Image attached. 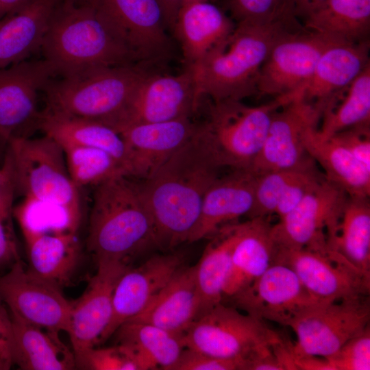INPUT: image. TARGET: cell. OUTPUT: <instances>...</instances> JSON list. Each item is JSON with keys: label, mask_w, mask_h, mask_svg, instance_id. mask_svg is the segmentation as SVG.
Listing matches in <instances>:
<instances>
[{"label": "cell", "mask_w": 370, "mask_h": 370, "mask_svg": "<svg viewBox=\"0 0 370 370\" xmlns=\"http://www.w3.org/2000/svg\"><path fill=\"white\" fill-rule=\"evenodd\" d=\"M195 134L156 172L138 182L154 224L156 246L163 249L188 241L204 197L219 177V169Z\"/></svg>", "instance_id": "cell-1"}, {"label": "cell", "mask_w": 370, "mask_h": 370, "mask_svg": "<svg viewBox=\"0 0 370 370\" xmlns=\"http://www.w3.org/2000/svg\"><path fill=\"white\" fill-rule=\"evenodd\" d=\"M56 75L140 64L104 12L92 0H60L40 49Z\"/></svg>", "instance_id": "cell-2"}, {"label": "cell", "mask_w": 370, "mask_h": 370, "mask_svg": "<svg viewBox=\"0 0 370 370\" xmlns=\"http://www.w3.org/2000/svg\"><path fill=\"white\" fill-rule=\"evenodd\" d=\"M296 23H237L231 34L191 68L197 99L242 100L257 93L260 70L272 47Z\"/></svg>", "instance_id": "cell-3"}, {"label": "cell", "mask_w": 370, "mask_h": 370, "mask_svg": "<svg viewBox=\"0 0 370 370\" xmlns=\"http://www.w3.org/2000/svg\"><path fill=\"white\" fill-rule=\"evenodd\" d=\"M86 247L96 262L127 263L156 246L154 224L138 182L118 175L95 186Z\"/></svg>", "instance_id": "cell-4"}, {"label": "cell", "mask_w": 370, "mask_h": 370, "mask_svg": "<svg viewBox=\"0 0 370 370\" xmlns=\"http://www.w3.org/2000/svg\"><path fill=\"white\" fill-rule=\"evenodd\" d=\"M153 67L143 64L101 67L51 79L43 90L45 109L112 127Z\"/></svg>", "instance_id": "cell-5"}, {"label": "cell", "mask_w": 370, "mask_h": 370, "mask_svg": "<svg viewBox=\"0 0 370 370\" xmlns=\"http://www.w3.org/2000/svg\"><path fill=\"white\" fill-rule=\"evenodd\" d=\"M5 152L16 192L60 211L69 230L76 232L82 221V199L79 188L69 175L61 146L46 135L18 137L10 141Z\"/></svg>", "instance_id": "cell-6"}, {"label": "cell", "mask_w": 370, "mask_h": 370, "mask_svg": "<svg viewBox=\"0 0 370 370\" xmlns=\"http://www.w3.org/2000/svg\"><path fill=\"white\" fill-rule=\"evenodd\" d=\"M275 97L269 103L247 106L242 100L212 101L207 119L195 136L220 169L250 170L263 144L273 113L293 97Z\"/></svg>", "instance_id": "cell-7"}, {"label": "cell", "mask_w": 370, "mask_h": 370, "mask_svg": "<svg viewBox=\"0 0 370 370\" xmlns=\"http://www.w3.org/2000/svg\"><path fill=\"white\" fill-rule=\"evenodd\" d=\"M348 196L324 177L294 209L271 225L274 245L328 254V243L337 234Z\"/></svg>", "instance_id": "cell-8"}, {"label": "cell", "mask_w": 370, "mask_h": 370, "mask_svg": "<svg viewBox=\"0 0 370 370\" xmlns=\"http://www.w3.org/2000/svg\"><path fill=\"white\" fill-rule=\"evenodd\" d=\"M369 295L325 303L305 311L288 325L297 338L293 345L295 360L304 356H332L369 325Z\"/></svg>", "instance_id": "cell-9"}, {"label": "cell", "mask_w": 370, "mask_h": 370, "mask_svg": "<svg viewBox=\"0 0 370 370\" xmlns=\"http://www.w3.org/2000/svg\"><path fill=\"white\" fill-rule=\"evenodd\" d=\"M271 330L264 321L220 303L197 318L182 337L186 348L245 364L255 347L269 341Z\"/></svg>", "instance_id": "cell-10"}, {"label": "cell", "mask_w": 370, "mask_h": 370, "mask_svg": "<svg viewBox=\"0 0 370 370\" xmlns=\"http://www.w3.org/2000/svg\"><path fill=\"white\" fill-rule=\"evenodd\" d=\"M325 103H312L302 95L278 109L273 114L263 144L250 171L255 174L314 167L304 143L306 132L317 127Z\"/></svg>", "instance_id": "cell-11"}, {"label": "cell", "mask_w": 370, "mask_h": 370, "mask_svg": "<svg viewBox=\"0 0 370 370\" xmlns=\"http://www.w3.org/2000/svg\"><path fill=\"white\" fill-rule=\"evenodd\" d=\"M338 40L309 30L288 32L273 45L260 70L257 94L301 95L322 53Z\"/></svg>", "instance_id": "cell-12"}, {"label": "cell", "mask_w": 370, "mask_h": 370, "mask_svg": "<svg viewBox=\"0 0 370 370\" xmlns=\"http://www.w3.org/2000/svg\"><path fill=\"white\" fill-rule=\"evenodd\" d=\"M291 269L308 293L325 302L369 295L370 275L351 264L337 251L323 254L307 248L275 247L272 264Z\"/></svg>", "instance_id": "cell-13"}, {"label": "cell", "mask_w": 370, "mask_h": 370, "mask_svg": "<svg viewBox=\"0 0 370 370\" xmlns=\"http://www.w3.org/2000/svg\"><path fill=\"white\" fill-rule=\"evenodd\" d=\"M56 76L45 59L23 60L0 69V154L10 141L38 129L40 91Z\"/></svg>", "instance_id": "cell-14"}, {"label": "cell", "mask_w": 370, "mask_h": 370, "mask_svg": "<svg viewBox=\"0 0 370 370\" xmlns=\"http://www.w3.org/2000/svg\"><path fill=\"white\" fill-rule=\"evenodd\" d=\"M199 103L191 68L177 75L153 71L140 82L112 127L118 132L130 125L190 117Z\"/></svg>", "instance_id": "cell-15"}, {"label": "cell", "mask_w": 370, "mask_h": 370, "mask_svg": "<svg viewBox=\"0 0 370 370\" xmlns=\"http://www.w3.org/2000/svg\"><path fill=\"white\" fill-rule=\"evenodd\" d=\"M227 301L255 318L285 326L305 311L330 303L313 297L295 273L280 263L271 264L253 284Z\"/></svg>", "instance_id": "cell-16"}, {"label": "cell", "mask_w": 370, "mask_h": 370, "mask_svg": "<svg viewBox=\"0 0 370 370\" xmlns=\"http://www.w3.org/2000/svg\"><path fill=\"white\" fill-rule=\"evenodd\" d=\"M104 12L140 64L158 66L169 58L171 42L158 0H92Z\"/></svg>", "instance_id": "cell-17"}, {"label": "cell", "mask_w": 370, "mask_h": 370, "mask_svg": "<svg viewBox=\"0 0 370 370\" xmlns=\"http://www.w3.org/2000/svg\"><path fill=\"white\" fill-rule=\"evenodd\" d=\"M0 298L29 323L58 333L68 331L72 302L59 286L25 269L20 260L0 276Z\"/></svg>", "instance_id": "cell-18"}, {"label": "cell", "mask_w": 370, "mask_h": 370, "mask_svg": "<svg viewBox=\"0 0 370 370\" xmlns=\"http://www.w3.org/2000/svg\"><path fill=\"white\" fill-rule=\"evenodd\" d=\"M179 254H156L130 267L119 279L113 293L110 321L100 340H108L123 323L140 313L183 267Z\"/></svg>", "instance_id": "cell-19"}, {"label": "cell", "mask_w": 370, "mask_h": 370, "mask_svg": "<svg viewBox=\"0 0 370 370\" xmlns=\"http://www.w3.org/2000/svg\"><path fill=\"white\" fill-rule=\"evenodd\" d=\"M97 270L84 294L72 302L69 334L74 355L99 345L110 321L115 286L130 267L116 260L97 262Z\"/></svg>", "instance_id": "cell-20"}, {"label": "cell", "mask_w": 370, "mask_h": 370, "mask_svg": "<svg viewBox=\"0 0 370 370\" xmlns=\"http://www.w3.org/2000/svg\"><path fill=\"white\" fill-rule=\"evenodd\" d=\"M190 117L125 127L122 136L128 156V177L145 180L156 172L194 135Z\"/></svg>", "instance_id": "cell-21"}, {"label": "cell", "mask_w": 370, "mask_h": 370, "mask_svg": "<svg viewBox=\"0 0 370 370\" xmlns=\"http://www.w3.org/2000/svg\"><path fill=\"white\" fill-rule=\"evenodd\" d=\"M256 174L250 170H233L218 177L208 188L199 218L188 243L210 236L220 227L248 215L254 200Z\"/></svg>", "instance_id": "cell-22"}, {"label": "cell", "mask_w": 370, "mask_h": 370, "mask_svg": "<svg viewBox=\"0 0 370 370\" xmlns=\"http://www.w3.org/2000/svg\"><path fill=\"white\" fill-rule=\"evenodd\" d=\"M271 225L266 217L235 222L231 266L222 302L253 284L272 264L274 243Z\"/></svg>", "instance_id": "cell-23"}, {"label": "cell", "mask_w": 370, "mask_h": 370, "mask_svg": "<svg viewBox=\"0 0 370 370\" xmlns=\"http://www.w3.org/2000/svg\"><path fill=\"white\" fill-rule=\"evenodd\" d=\"M235 26L232 20L210 1L183 4L173 32L180 44L185 68L197 64L224 40Z\"/></svg>", "instance_id": "cell-24"}, {"label": "cell", "mask_w": 370, "mask_h": 370, "mask_svg": "<svg viewBox=\"0 0 370 370\" xmlns=\"http://www.w3.org/2000/svg\"><path fill=\"white\" fill-rule=\"evenodd\" d=\"M203 313L193 265L182 267L149 304L130 319L183 334Z\"/></svg>", "instance_id": "cell-25"}, {"label": "cell", "mask_w": 370, "mask_h": 370, "mask_svg": "<svg viewBox=\"0 0 370 370\" xmlns=\"http://www.w3.org/2000/svg\"><path fill=\"white\" fill-rule=\"evenodd\" d=\"M26 245L29 270L56 286L67 284L74 274L82 254L76 232H48L19 224Z\"/></svg>", "instance_id": "cell-26"}, {"label": "cell", "mask_w": 370, "mask_h": 370, "mask_svg": "<svg viewBox=\"0 0 370 370\" xmlns=\"http://www.w3.org/2000/svg\"><path fill=\"white\" fill-rule=\"evenodd\" d=\"M60 0H32L0 20V69L40 49Z\"/></svg>", "instance_id": "cell-27"}, {"label": "cell", "mask_w": 370, "mask_h": 370, "mask_svg": "<svg viewBox=\"0 0 370 370\" xmlns=\"http://www.w3.org/2000/svg\"><path fill=\"white\" fill-rule=\"evenodd\" d=\"M369 41H336L321 55L314 72L302 91L307 101L327 102L336 90L349 85L369 64Z\"/></svg>", "instance_id": "cell-28"}, {"label": "cell", "mask_w": 370, "mask_h": 370, "mask_svg": "<svg viewBox=\"0 0 370 370\" xmlns=\"http://www.w3.org/2000/svg\"><path fill=\"white\" fill-rule=\"evenodd\" d=\"M12 359L24 370H69L75 368L73 352L61 341L58 332L34 325L10 312Z\"/></svg>", "instance_id": "cell-29"}, {"label": "cell", "mask_w": 370, "mask_h": 370, "mask_svg": "<svg viewBox=\"0 0 370 370\" xmlns=\"http://www.w3.org/2000/svg\"><path fill=\"white\" fill-rule=\"evenodd\" d=\"M38 129L60 146L76 145L106 151L121 164L128 176V156L125 142L121 134L108 125L45 108L41 111Z\"/></svg>", "instance_id": "cell-30"}, {"label": "cell", "mask_w": 370, "mask_h": 370, "mask_svg": "<svg viewBox=\"0 0 370 370\" xmlns=\"http://www.w3.org/2000/svg\"><path fill=\"white\" fill-rule=\"evenodd\" d=\"M113 334L116 344L132 354L140 370H170L185 348L182 334L132 319Z\"/></svg>", "instance_id": "cell-31"}, {"label": "cell", "mask_w": 370, "mask_h": 370, "mask_svg": "<svg viewBox=\"0 0 370 370\" xmlns=\"http://www.w3.org/2000/svg\"><path fill=\"white\" fill-rule=\"evenodd\" d=\"M308 155L317 162L329 182L350 197H369L370 169L331 137L323 138L317 127L308 130L304 138Z\"/></svg>", "instance_id": "cell-32"}, {"label": "cell", "mask_w": 370, "mask_h": 370, "mask_svg": "<svg viewBox=\"0 0 370 370\" xmlns=\"http://www.w3.org/2000/svg\"><path fill=\"white\" fill-rule=\"evenodd\" d=\"M304 27L339 40H369L370 0H324L304 15Z\"/></svg>", "instance_id": "cell-33"}, {"label": "cell", "mask_w": 370, "mask_h": 370, "mask_svg": "<svg viewBox=\"0 0 370 370\" xmlns=\"http://www.w3.org/2000/svg\"><path fill=\"white\" fill-rule=\"evenodd\" d=\"M234 225L235 222L225 225L212 234L200 260L195 264L204 313L222 303L223 289L231 266L235 239Z\"/></svg>", "instance_id": "cell-34"}, {"label": "cell", "mask_w": 370, "mask_h": 370, "mask_svg": "<svg viewBox=\"0 0 370 370\" xmlns=\"http://www.w3.org/2000/svg\"><path fill=\"white\" fill-rule=\"evenodd\" d=\"M369 197L348 196L337 234L328 245L356 269L370 275Z\"/></svg>", "instance_id": "cell-35"}, {"label": "cell", "mask_w": 370, "mask_h": 370, "mask_svg": "<svg viewBox=\"0 0 370 370\" xmlns=\"http://www.w3.org/2000/svg\"><path fill=\"white\" fill-rule=\"evenodd\" d=\"M321 127L323 138L345 129L370 124V63L350 83L345 97L334 110L325 106Z\"/></svg>", "instance_id": "cell-36"}, {"label": "cell", "mask_w": 370, "mask_h": 370, "mask_svg": "<svg viewBox=\"0 0 370 370\" xmlns=\"http://www.w3.org/2000/svg\"><path fill=\"white\" fill-rule=\"evenodd\" d=\"M61 147L69 175L79 189L88 186H97L118 175H126L121 164L103 150L76 145Z\"/></svg>", "instance_id": "cell-37"}, {"label": "cell", "mask_w": 370, "mask_h": 370, "mask_svg": "<svg viewBox=\"0 0 370 370\" xmlns=\"http://www.w3.org/2000/svg\"><path fill=\"white\" fill-rule=\"evenodd\" d=\"M229 5L237 23L267 25L297 22L295 0H230Z\"/></svg>", "instance_id": "cell-38"}, {"label": "cell", "mask_w": 370, "mask_h": 370, "mask_svg": "<svg viewBox=\"0 0 370 370\" xmlns=\"http://www.w3.org/2000/svg\"><path fill=\"white\" fill-rule=\"evenodd\" d=\"M306 169L278 170L256 175L254 205L247 215L249 218L267 217L274 214L286 187Z\"/></svg>", "instance_id": "cell-39"}, {"label": "cell", "mask_w": 370, "mask_h": 370, "mask_svg": "<svg viewBox=\"0 0 370 370\" xmlns=\"http://www.w3.org/2000/svg\"><path fill=\"white\" fill-rule=\"evenodd\" d=\"M75 367L90 370H140L132 354L123 345L90 348L75 356Z\"/></svg>", "instance_id": "cell-40"}, {"label": "cell", "mask_w": 370, "mask_h": 370, "mask_svg": "<svg viewBox=\"0 0 370 370\" xmlns=\"http://www.w3.org/2000/svg\"><path fill=\"white\" fill-rule=\"evenodd\" d=\"M334 370L370 369V325L326 358Z\"/></svg>", "instance_id": "cell-41"}, {"label": "cell", "mask_w": 370, "mask_h": 370, "mask_svg": "<svg viewBox=\"0 0 370 370\" xmlns=\"http://www.w3.org/2000/svg\"><path fill=\"white\" fill-rule=\"evenodd\" d=\"M170 370H245L242 360L222 358L184 348Z\"/></svg>", "instance_id": "cell-42"}, {"label": "cell", "mask_w": 370, "mask_h": 370, "mask_svg": "<svg viewBox=\"0 0 370 370\" xmlns=\"http://www.w3.org/2000/svg\"><path fill=\"white\" fill-rule=\"evenodd\" d=\"M14 197L0 199V266L20 260L12 221Z\"/></svg>", "instance_id": "cell-43"}, {"label": "cell", "mask_w": 370, "mask_h": 370, "mask_svg": "<svg viewBox=\"0 0 370 370\" xmlns=\"http://www.w3.org/2000/svg\"><path fill=\"white\" fill-rule=\"evenodd\" d=\"M369 125L352 127L330 136L348 150L369 169H370Z\"/></svg>", "instance_id": "cell-44"}, {"label": "cell", "mask_w": 370, "mask_h": 370, "mask_svg": "<svg viewBox=\"0 0 370 370\" xmlns=\"http://www.w3.org/2000/svg\"><path fill=\"white\" fill-rule=\"evenodd\" d=\"M0 298V369H9L12 359V323L10 313Z\"/></svg>", "instance_id": "cell-45"}, {"label": "cell", "mask_w": 370, "mask_h": 370, "mask_svg": "<svg viewBox=\"0 0 370 370\" xmlns=\"http://www.w3.org/2000/svg\"><path fill=\"white\" fill-rule=\"evenodd\" d=\"M16 193L11 166L8 158L4 156L3 164L0 166V199L14 196Z\"/></svg>", "instance_id": "cell-46"}, {"label": "cell", "mask_w": 370, "mask_h": 370, "mask_svg": "<svg viewBox=\"0 0 370 370\" xmlns=\"http://www.w3.org/2000/svg\"><path fill=\"white\" fill-rule=\"evenodd\" d=\"M165 17L168 29L173 31L177 14L184 0H158Z\"/></svg>", "instance_id": "cell-47"}, {"label": "cell", "mask_w": 370, "mask_h": 370, "mask_svg": "<svg viewBox=\"0 0 370 370\" xmlns=\"http://www.w3.org/2000/svg\"><path fill=\"white\" fill-rule=\"evenodd\" d=\"M32 0H0V20L18 10Z\"/></svg>", "instance_id": "cell-48"}, {"label": "cell", "mask_w": 370, "mask_h": 370, "mask_svg": "<svg viewBox=\"0 0 370 370\" xmlns=\"http://www.w3.org/2000/svg\"><path fill=\"white\" fill-rule=\"evenodd\" d=\"M297 16H303L308 10L324 0H295Z\"/></svg>", "instance_id": "cell-49"}, {"label": "cell", "mask_w": 370, "mask_h": 370, "mask_svg": "<svg viewBox=\"0 0 370 370\" xmlns=\"http://www.w3.org/2000/svg\"><path fill=\"white\" fill-rule=\"evenodd\" d=\"M210 1V0H184L183 4L190 3V2H194V1Z\"/></svg>", "instance_id": "cell-50"}, {"label": "cell", "mask_w": 370, "mask_h": 370, "mask_svg": "<svg viewBox=\"0 0 370 370\" xmlns=\"http://www.w3.org/2000/svg\"><path fill=\"white\" fill-rule=\"evenodd\" d=\"M64 1H71L74 3H82V2H85L89 0H64Z\"/></svg>", "instance_id": "cell-51"}]
</instances>
